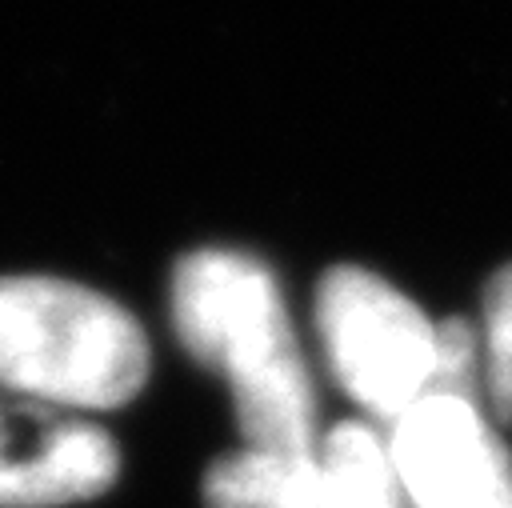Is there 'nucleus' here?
<instances>
[{"label": "nucleus", "instance_id": "f257e3e1", "mask_svg": "<svg viewBox=\"0 0 512 508\" xmlns=\"http://www.w3.org/2000/svg\"><path fill=\"white\" fill-rule=\"evenodd\" d=\"M172 324L180 344L228 380L252 452L316 456L312 384L268 264L232 248L180 256L172 272Z\"/></svg>", "mask_w": 512, "mask_h": 508}, {"label": "nucleus", "instance_id": "f03ea898", "mask_svg": "<svg viewBox=\"0 0 512 508\" xmlns=\"http://www.w3.org/2000/svg\"><path fill=\"white\" fill-rule=\"evenodd\" d=\"M148 336L128 308L56 276H0V388L116 408L144 388Z\"/></svg>", "mask_w": 512, "mask_h": 508}, {"label": "nucleus", "instance_id": "7ed1b4c3", "mask_svg": "<svg viewBox=\"0 0 512 508\" xmlns=\"http://www.w3.org/2000/svg\"><path fill=\"white\" fill-rule=\"evenodd\" d=\"M316 328L340 388L396 424L432 384L436 324L368 268L336 264L316 284Z\"/></svg>", "mask_w": 512, "mask_h": 508}, {"label": "nucleus", "instance_id": "20e7f679", "mask_svg": "<svg viewBox=\"0 0 512 508\" xmlns=\"http://www.w3.org/2000/svg\"><path fill=\"white\" fill-rule=\"evenodd\" d=\"M388 460L412 508H512V456L464 396L424 392L392 424Z\"/></svg>", "mask_w": 512, "mask_h": 508}, {"label": "nucleus", "instance_id": "39448f33", "mask_svg": "<svg viewBox=\"0 0 512 508\" xmlns=\"http://www.w3.org/2000/svg\"><path fill=\"white\" fill-rule=\"evenodd\" d=\"M120 472L112 436L80 420H36L32 436L0 412V508H56L100 496Z\"/></svg>", "mask_w": 512, "mask_h": 508}, {"label": "nucleus", "instance_id": "423d86ee", "mask_svg": "<svg viewBox=\"0 0 512 508\" xmlns=\"http://www.w3.org/2000/svg\"><path fill=\"white\" fill-rule=\"evenodd\" d=\"M204 508H320V464L232 452L204 472Z\"/></svg>", "mask_w": 512, "mask_h": 508}, {"label": "nucleus", "instance_id": "0eeeda50", "mask_svg": "<svg viewBox=\"0 0 512 508\" xmlns=\"http://www.w3.org/2000/svg\"><path fill=\"white\" fill-rule=\"evenodd\" d=\"M320 508H400L388 444L356 420L336 424L320 452Z\"/></svg>", "mask_w": 512, "mask_h": 508}, {"label": "nucleus", "instance_id": "6e6552de", "mask_svg": "<svg viewBox=\"0 0 512 508\" xmlns=\"http://www.w3.org/2000/svg\"><path fill=\"white\" fill-rule=\"evenodd\" d=\"M484 388L492 412L512 424V260L484 288Z\"/></svg>", "mask_w": 512, "mask_h": 508}, {"label": "nucleus", "instance_id": "1a4fd4ad", "mask_svg": "<svg viewBox=\"0 0 512 508\" xmlns=\"http://www.w3.org/2000/svg\"><path fill=\"white\" fill-rule=\"evenodd\" d=\"M480 344L468 320L452 316L436 324V364H432V384L428 392H448L464 396L476 404V384H480Z\"/></svg>", "mask_w": 512, "mask_h": 508}]
</instances>
